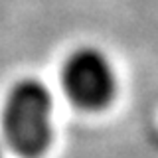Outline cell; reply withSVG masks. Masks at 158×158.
Instances as JSON below:
<instances>
[{"label": "cell", "instance_id": "1", "mask_svg": "<svg viewBox=\"0 0 158 158\" xmlns=\"http://www.w3.org/2000/svg\"><path fill=\"white\" fill-rule=\"evenodd\" d=\"M53 101L38 79L14 83L2 105V135L6 144L24 158H36L52 140Z\"/></svg>", "mask_w": 158, "mask_h": 158}, {"label": "cell", "instance_id": "2", "mask_svg": "<svg viewBox=\"0 0 158 158\" xmlns=\"http://www.w3.org/2000/svg\"><path fill=\"white\" fill-rule=\"evenodd\" d=\"M61 85L77 107L87 111L107 107L117 89L113 63L101 49H75L61 69Z\"/></svg>", "mask_w": 158, "mask_h": 158}, {"label": "cell", "instance_id": "3", "mask_svg": "<svg viewBox=\"0 0 158 158\" xmlns=\"http://www.w3.org/2000/svg\"><path fill=\"white\" fill-rule=\"evenodd\" d=\"M0 158H4V152H2V146H0Z\"/></svg>", "mask_w": 158, "mask_h": 158}]
</instances>
